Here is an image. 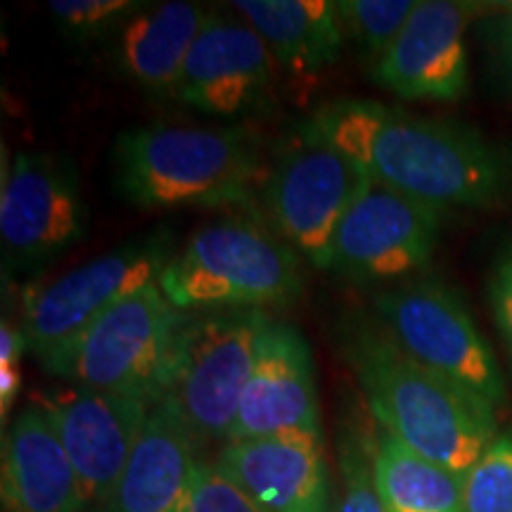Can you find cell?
<instances>
[{
	"label": "cell",
	"mask_w": 512,
	"mask_h": 512,
	"mask_svg": "<svg viewBox=\"0 0 512 512\" xmlns=\"http://www.w3.org/2000/svg\"><path fill=\"white\" fill-rule=\"evenodd\" d=\"M309 121L375 181L437 209H489L512 195L510 152L460 121L351 98Z\"/></svg>",
	"instance_id": "6da1fadb"
},
{
	"label": "cell",
	"mask_w": 512,
	"mask_h": 512,
	"mask_svg": "<svg viewBox=\"0 0 512 512\" xmlns=\"http://www.w3.org/2000/svg\"><path fill=\"white\" fill-rule=\"evenodd\" d=\"M339 349L380 430L465 479L496 439V408L415 361L377 318L344 320Z\"/></svg>",
	"instance_id": "7a4b0ae2"
},
{
	"label": "cell",
	"mask_w": 512,
	"mask_h": 512,
	"mask_svg": "<svg viewBox=\"0 0 512 512\" xmlns=\"http://www.w3.org/2000/svg\"><path fill=\"white\" fill-rule=\"evenodd\" d=\"M114 188L138 209H221L259 195L268 164L247 126L150 124L114 143Z\"/></svg>",
	"instance_id": "3957f363"
},
{
	"label": "cell",
	"mask_w": 512,
	"mask_h": 512,
	"mask_svg": "<svg viewBox=\"0 0 512 512\" xmlns=\"http://www.w3.org/2000/svg\"><path fill=\"white\" fill-rule=\"evenodd\" d=\"M178 311L285 309L304 292L299 252L278 230L249 216L197 228L159 278Z\"/></svg>",
	"instance_id": "277c9868"
},
{
	"label": "cell",
	"mask_w": 512,
	"mask_h": 512,
	"mask_svg": "<svg viewBox=\"0 0 512 512\" xmlns=\"http://www.w3.org/2000/svg\"><path fill=\"white\" fill-rule=\"evenodd\" d=\"M185 311L159 283L124 299L86 330L38 358L43 373L74 387L159 403L169 396Z\"/></svg>",
	"instance_id": "5b68a950"
},
{
	"label": "cell",
	"mask_w": 512,
	"mask_h": 512,
	"mask_svg": "<svg viewBox=\"0 0 512 512\" xmlns=\"http://www.w3.org/2000/svg\"><path fill=\"white\" fill-rule=\"evenodd\" d=\"M373 176L311 121L280 140L268 166L261 202L268 219L316 268H328L335 233Z\"/></svg>",
	"instance_id": "8992f818"
},
{
	"label": "cell",
	"mask_w": 512,
	"mask_h": 512,
	"mask_svg": "<svg viewBox=\"0 0 512 512\" xmlns=\"http://www.w3.org/2000/svg\"><path fill=\"white\" fill-rule=\"evenodd\" d=\"M375 318L415 361L494 408L508 399L501 363L456 287L439 278H411L373 299Z\"/></svg>",
	"instance_id": "52a82bcc"
},
{
	"label": "cell",
	"mask_w": 512,
	"mask_h": 512,
	"mask_svg": "<svg viewBox=\"0 0 512 512\" xmlns=\"http://www.w3.org/2000/svg\"><path fill=\"white\" fill-rule=\"evenodd\" d=\"M268 318L259 309L185 313L169 396L200 444L230 439Z\"/></svg>",
	"instance_id": "ba28073f"
},
{
	"label": "cell",
	"mask_w": 512,
	"mask_h": 512,
	"mask_svg": "<svg viewBox=\"0 0 512 512\" xmlns=\"http://www.w3.org/2000/svg\"><path fill=\"white\" fill-rule=\"evenodd\" d=\"M176 252L171 228L159 226L27 294L19 328L29 354L38 361L131 294L159 283Z\"/></svg>",
	"instance_id": "9c48e42d"
},
{
	"label": "cell",
	"mask_w": 512,
	"mask_h": 512,
	"mask_svg": "<svg viewBox=\"0 0 512 512\" xmlns=\"http://www.w3.org/2000/svg\"><path fill=\"white\" fill-rule=\"evenodd\" d=\"M444 209L370 181L339 223L328 268L351 283H406L432 261Z\"/></svg>",
	"instance_id": "30bf717a"
},
{
	"label": "cell",
	"mask_w": 512,
	"mask_h": 512,
	"mask_svg": "<svg viewBox=\"0 0 512 512\" xmlns=\"http://www.w3.org/2000/svg\"><path fill=\"white\" fill-rule=\"evenodd\" d=\"M88 207L79 174L55 152H17L0 185L3 266L31 268L86 238Z\"/></svg>",
	"instance_id": "8fae6325"
},
{
	"label": "cell",
	"mask_w": 512,
	"mask_h": 512,
	"mask_svg": "<svg viewBox=\"0 0 512 512\" xmlns=\"http://www.w3.org/2000/svg\"><path fill=\"white\" fill-rule=\"evenodd\" d=\"M38 406L53 422L72 460L86 512H110L152 403L74 387L43 394Z\"/></svg>",
	"instance_id": "7c38bea8"
},
{
	"label": "cell",
	"mask_w": 512,
	"mask_h": 512,
	"mask_svg": "<svg viewBox=\"0 0 512 512\" xmlns=\"http://www.w3.org/2000/svg\"><path fill=\"white\" fill-rule=\"evenodd\" d=\"M482 5L418 0L411 19L384 53L373 81L401 100L453 102L470 86L465 34Z\"/></svg>",
	"instance_id": "4fadbf2b"
},
{
	"label": "cell",
	"mask_w": 512,
	"mask_h": 512,
	"mask_svg": "<svg viewBox=\"0 0 512 512\" xmlns=\"http://www.w3.org/2000/svg\"><path fill=\"white\" fill-rule=\"evenodd\" d=\"M280 434L323 437V415L309 342L294 325L268 318L228 441Z\"/></svg>",
	"instance_id": "5bb4252c"
},
{
	"label": "cell",
	"mask_w": 512,
	"mask_h": 512,
	"mask_svg": "<svg viewBox=\"0 0 512 512\" xmlns=\"http://www.w3.org/2000/svg\"><path fill=\"white\" fill-rule=\"evenodd\" d=\"M271 50L245 19L211 12L197 36L174 95L211 117L259 110L273 88Z\"/></svg>",
	"instance_id": "9a60e30c"
},
{
	"label": "cell",
	"mask_w": 512,
	"mask_h": 512,
	"mask_svg": "<svg viewBox=\"0 0 512 512\" xmlns=\"http://www.w3.org/2000/svg\"><path fill=\"white\" fill-rule=\"evenodd\" d=\"M214 467L266 512H332L323 437L280 434L228 441Z\"/></svg>",
	"instance_id": "2e32d148"
},
{
	"label": "cell",
	"mask_w": 512,
	"mask_h": 512,
	"mask_svg": "<svg viewBox=\"0 0 512 512\" xmlns=\"http://www.w3.org/2000/svg\"><path fill=\"white\" fill-rule=\"evenodd\" d=\"M200 441L171 396L152 406L110 512H190Z\"/></svg>",
	"instance_id": "e0dca14e"
},
{
	"label": "cell",
	"mask_w": 512,
	"mask_h": 512,
	"mask_svg": "<svg viewBox=\"0 0 512 512\" xmlns=\"http://www.w3.org/2000/svg\"><path fill=\"white\" fill-rule=\"evenodd\" d=\"M0 496L3 512H86L72 460L38 403L3 434Z\"/></svg>",
	"instance_id": "ac0fdd59"
},
{
	"label": "cell",
	"mask_w": 512,
	"mask_h": 512,
	"mask_svg": "<svg viewBox=\"0 0 512 512\" xmlns=\"http://www.w3.org/2000/svg\"><path fill=\"white\" fill-rule=\"evenodd\" d=\"M211 12L197 3L143 5L112 36V57L119 72L136 86L164 95L174 93L181 81L197 36Z\"/></svg>",
	"instance_id": "d6986e66"
},
{
	"label": "cell",
	"mask_w": 512,
	"mask_h": 512,
	"mask_svg": "<svg viewBox=\"0 0 512 512\" xmlns=\"http://www.w3.org/2000/svg\"><path fill=\"white\" fill-rule=\"evenodd\" d=\"M233 8L264 38L273 60L294 74L332 67L344 48L337 3L328 0H238Z\"/></svg>",
	"instance_id": "ffe728a7"
},
{
	"label": "cell",
	"mask_w": 512,
	"mask_h": 512,
	"mask_svg": "<svg viewBox=\"0 0 512 512\" xmlns=\"http://www.w3.org/2000/svg\"><path fill=\"white\" fill-rule=\"evenodd\" d=\"M375 486L384 512H465L463 477L418 456L384 430L375 437Z\"/></svg>",
	"instance_id": "44dd1931"
},
{
	"label": "cell",
	"mask_w": 512,
	"mask_h": 512,
	"mask_svg": "<svg viewBox=\"0 0 512 512\" xmlns=\"http://www.w3.org/2000/svg\"><path fill=\"white\" fill-rule=\"evenodd\" d=\"M418 0H339L337 12L344 38L370 69L377 67L396 36L406 27Z\"/></svg>",
	"instance_id": "7402d4cb"
},
{
	"label": "cell",
	"mask_w": 512,
	"mask_h": 512,
	"mask_svg": "<svg viewBox=\"0 0 512 512\" xmlns=\"http://www.w3.org/2000/svg\"><path fill=\"white\" fill-rule=\"evenodd\" d=\"M375 437L349 415L337 437V512H384L375 486Z\"/></svg>",
	"instance_id": "603a6c76"
},
{
	"label": "cell",
	"mask_w": 512,
	"mask_h": 512,
	"mask_svg": "<svg viewBox=\"0 0 512 512\" xmlns=\"http://www.w3.org/2000/svg\"><path fill=\"white\" fill-rule=\"evenodd\" d=\"M465 512H512V427L496 434L463 479Z\"/></svg>",
	"instance_id": "cb8c5ba5"
},
{
	"label": "cell",
	"mask_w": 512,
	"mask_h": 512,
	"mask_svg": "<svg viewBox=\"0 0 512 512\" xmlns=\"http://www.w3.org/2000/svg\"><path fill=\"white\" fill-rule=\"evenodd\" d=\"M143 5L138 0H50L48 12L64 36L91 43L117 34Z\"/></svg>",
	"instance_id": "d4e9b609"
},
{
	"label": "cell",
	"mask_w": 512,
	"mask_h": 512,
	"mask_svg": "<svg viewBox=\"0 0 512 512\" xmlns=\"http://www.w3.org/2000/svg\"><path fill=\"white\" fill-rule=\"evenodd\" d=\"M190 512H266L207 460H200L192 482Z\"/></svg>",
	"instance_id": "484cf974"
},
{
	"label": "cell",
	"mask_w": 512,
	"mask_h": 512,
	"mask_svg": "<svg viewBox=\"0 0 512 512\" xmlns=\"http://www.w3.org/2000/svg\"><path fill=\"white\" fill-rule=\"evenodd\" d=\"M27 351L19 323L3 318L0 325V418L8 430V415L22 389V354Z\"/></svg>",
	"instance_id": "4316f807"
},
{
	"label": "cell",
	"mask_w": 512,
	"mask_h": 512,
	"mask_svg": "<svg viewBox=\"0 0 512 512\" xmlns=\"http://www.w3.org/2000/svg\"><path fill=\"white\" fill-rule=\"evenodd\" d=\"M489 299L494 320L512 361V245L496 261L489 280Z\"/></svg>",
	"instance_id": "83f0119b"
},
{
	"label": "cell",
	"mask_w": 512,
	"mask_h": 512,
	"mask_svg": "<svg viewBox=\"0 0 512 512\" xmlns=\"http://www.w3.org/2000/svg\"><path fill=\"white\" fill-rule=\"evenodd\" d=\"M489 29L491 46L496 48L503 67L512 76V5H503V10L498 12V17L491 22Z\"/></svg>",
	"instance_id": "f1b7e54d"
}]
</instances>
